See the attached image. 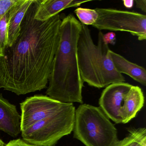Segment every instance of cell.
<instances>
[{"label": "cell", "mask_w": 146, "mask_h": 146, "mask_svg": "<svg viewBox=\"0 0 146 146\" xmlns=\"http://www.w3.org/2000/svg\"><path fill=\"white\" fill-rule=\"evenodd\" d=\"M132 85L125 82L112 84L106 87L99 100L100 107L109 119L123 123L125 97Z\"/></svg>", "instance_id": "8"}, {"label": "cell", "mask_w": 146, "mask_h": 146, "mask_svg": "<svg viewBox=\"0 0 146 146\" xmlns=\"http://www.w3.org/2000/svg\"><path fill=\"white\" fill-rule=\"evenodd\" d=\"M108 54L117 72L121 74H126L143 86H146V71L145 68L131 63L111 50L108 52Z\"/></svg>", "instance_id": "12"}, {"label": "cell", "mask_w": 146, "mask_h": 146, "mask_svg": "<svg viewBox=\"0 0 146 146\" xmlns=\"http://www.w3.org/2000/svg\"><path fill=\"white\" fill-rule=\"evenodd\" d=\"M123 1L124 5L127 8H132L134 5V1L133 0H124Z\"/></svg>", "instance_id": "20"}, {"label": "cell", "mask_w": 146, "mask_h": 146, "mask_svg": "<svg viewBox=\"0 0 146 146\" xmlns=\"http://www.w3.org/2000/svg\"><path fill=\"white\" fill-rule=\"evenodd\" d=\"M136 7L141 9L142 11L146 12V0H135Z\"/></svg>", "instance_id": "19"}, {"label": "cell", "mask_w": 146, "mask_h": 146, "mask_svg": "<svg viewBox=\"0 0 146 146\" xmlns=\"http://www.w3.org/2000/svg\"><path fill=\"white\" fill-rule=\"evenodd\" d=\"M40 0H33L19 36L0 57V88L17 95L47 88L59 44L62 19L58 14L44 22L35 18Z\"/></svg>", "instance_id": "1"}, {"label": "cell", "mask_w": 146, "mask_h": 146, "mask_svg": "<svg viewBox=\"0 0 146 146\" xmlns=\"http://www.w3.org/2000/svg\"></svg>", "instance_id": "22"}, {"label": "cell", "mask_w": 146, "mask_h": 146, "mask_svg": "<svg viewBox=\"0 0 146 146\" xmlns=\"http://www.w3.org/2000/svg\"><path fill=\"white\" fill-rule=\"evenodd\" d=\"M81 23L72 14L62 20L60 39L46 94L62 103L83 104L84 82L78 66L77 43Z\"/></svg>", "instance_id": "2"}, {"label": "cell", "mask_w": 146, "mask_h": 146, "mask_svg": "<svg viewBox=\"0 0 146 146\" xmlns=\"http://www.w3.org/2000/svg\"><path fill=\"white\" fill-rule=\"evenodd\" d=\"M97 21L92 26L101 30L125 31L137 36L140 41L146 39V16L128 11L96 8Z\"/></svg>", "instance_id": "6"}, {"label": "cell", "mask_w": 146, "mask_h": 146, "mask_svg": "<svg viewBox=\"0 0 146 146\" xmlns=\"http://www.w3.org/2000/svg\"><path fill=\"white\" fill-rule=\"evenodd\" d=\"M99 31L96 45L94 43L88 26L81 23L77 43L78 66L84 82L101 88L116 83L125 82V78L116 71L109 57L110 50Z\"/></svg>", "instance_id": "3"}, {"label": "cell", "mask_w": 146, "mask_h": 146, "mask_svg": "<svg viewBox=\"0 0 146 146\" xmlns=\"http://www.w3.org/2000/svg\"><path fill=\"white\" fill-rule=\"evenodd\" d=\"M144 103V95L141 89L132 85L125 97L122 123H126L135 118L143 107Z\"/></svg>", "instance_id": "13"}, {"label": "cell", "mask_w": 146, "mask_h": 146, "mask_svg": "<svg viewBox=\"0 0 146 146\" xmlns=\"http://www.w3.org/2000/svg\"><path fill=\"white\" fill-rule=\"evenodd\" d=\"M5 146H37L31 144L21 139H16L10 141Z\"/></svg>", "instance_id": "17"}, {"label": "cell", "mask_w": 146, "mask_h": 146, "mask_svg": "<svg viewBox=\"0 0 146 146\" xmlns=\"http://www.w3.org/2000/svg\"><path fill=\"white\" fill-rule=\"evenodd\" d=\"M73 137L86 146H114L117 130L101 108L82 104L76 109Z\"/></svg>", "instance_id": "4"}, {"label": "cell", "mask_w": 146, "mask_h": 146, "mask_svg": "<svg viewBox=\"0 0 146 146\" xmlns=\"http://www.w3.org/2000/svg\"><path fill=\"white\" fill-rule=\"evenodd\" d=\"M33 0H18L8 12L7 44L11 47L18 37L23 19Z\"/></svg>", "instance_id": "10"}, {"label": "cell", "mask_w": 146, "mask_h": 146, "mask_svg": "<svg viewBox=\"0 0 146 146\" xmlns=\"http://www.w3.org/2000/svg\"><path fill=\"white\" fill-rule=\"evenodd\" d=\"M103 39L107 44L114 45L116 43V34L114 32H108L103 35Z\"/></svg>", "instance_id": "18"}, {"label": "cell", "mask_w": 146, "mask_h": 146, "mask_svg": "<svg viewBox=\"0 0 146 146\" xmlns=\"http://www.w3.org/2000/svg\"><path fill=\"white\" fill-rule=\"evenodd\" d=\"M75 13L81 23L86 26L93 25L97 21L98 17V13L95 9L79 7L75 10Z\"/></svg>", "instance_id": "15"}, {"label": "cell", "mask_w": 146, "mask_h": 146, "mask_svg": "<svg viewBox=\"0 0 146 146\" xmlns=\"http://www.w3.org/2000/svg\"><path fill=\"white\" fill-rule=\"evenodd\" d=\"M0 130L13 137L21 132V115L15 105L11 104L0 94Z\"/></svg>", "instance_id": "9"}, {"label": "cell", "mask_w": 146, "mask_h": 146, "mask_svg": "<svg viewBox=\"0 0 146 146\" xmlns=\"http://www.w3.org/2000/svg\"><path fill=\"white\" fill-rule=\"evenodd\" d=\"M66 104L42 95L28 97L20 104L21 131L57 112Z\"/></svg>", "instance_id": "7"}, {"label": "cell", "mask_w": 146, "mask_h": 146, "mask_svg": "<svg viewBox=\"0 0 146 146\" xmlns=\"http://www.w3.org/2000/svg\"><path fill=\"white\" fill-rule=\"evenodd\" d=\"M129 131L128 135L123 140H119L114 146H146L145 128L131 129Z\"/></svg>", "instance_id": "14"}, {"label": "cell", "mask_w": 146, "mask_h": 146, "mask_svg": "<svg viewBox=\"0 0 146 146\" xmlns=\"http://www.w3.org/2000/svg\"><path fill=\"white\" fill-rule=\"evenodd\" d=\"M5 145L6 143L0 138V146H5Z\"/></svg>", "instance_id": "21"}, {"label": "cell", "mask_w": 146, "mask_h": 146, "mask_svg": "<svg viewBox=\"0 0 146 146\" xmlns=\"http://www.w3.org/2000/svg\"><path fill=\"white\" fill-rule=\"evenodd\" d=\"M8 12L0 20V57L4 55L7 46Z\"/></svg>", "instance_id": "16"}, {"label": "cell", "mask_w": 146, "mask_h": 146, "mask_svg": "<svg viewBox=\"0 0 146 146\" xmlns=\"http://www.w3.org/2000/svg\"><path fill=\"white\" fill-rule=\"evenodd\" d=\"M90 1L77 0H40L35 18L37 21L44 22L59 14L65 9L78 7Z\"/></svg>", "instance_id": "11"}, {"label": "cell", "mask_w": 146, "mask_h": 146, "mask_svg": "<svg viewBox=\"0 0 146 146\" xmlns=\"http://www.w3.org/2000/svg\"><path fill=\"white\" fill-rule=\"evenodd\" d=\"M76 108L73 103L21 131L23 140L37 146H55L59 140L70 135L74 126Z\"/></svg>", "instance_id": "5"}]
</instances>
